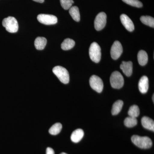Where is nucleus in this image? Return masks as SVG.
<instances>
[{
    "mask_svg": "<svg viewBox=\"0 0 154 154\" xmlns=\"http://www.w3.org/2000/svg\"><path fill=\"white\" fill-rule=\"evenodd\" d=\"M131 141L135 145L141 149H149L152 145L151 140L147 137L133 135L131 137Z\"/></svg>",
    "mask_w": 154,
    "mask_h": 154,
    "instance_id": "1",
    "label": "nucleus"
},
{
    "mask_svg": "<svg viewBox=\"0 0 154 154\" xmlns=\"http://www.w3.org/2000/svg\"><path fill=\"white\" fill-rule=\"evenodd\" d=\"M2 25L10 33H16L19 29L18 22L14 17H9L3 19Z\"/></svg>",
    "mask_w": 154,
    "mask_h": 154,
    "instance_id": "2",
    "label": "nucleus"
},
{
    "mask_svg": "<svg viewBox=\"0 0 154 154\" xmlns=\"http://www.w3.org/2000/svg\"><path fill=\"white\" fill-rule=\"evenodd\" d=\"M53 72L62 83L68 84L69 82V75L66 69L61 66H56L53 69Z\"/></svg>",
    "mask_w": 154,
    "mask_h": 154,
    "instance_id": "3",
    "label": "nucleus"
},
{
    "mask_svg": "<svg viewBox=\"0 0 154 154\" xmlns=\"http://www.w3.org/2000/svg\"><path fill=\"white\" fill-rule=\"evenodd\" d=\"M89 55L91 60L96 63L99 62L101 59V49L98 43L93 42L89 48Z\"/></svg>",
    "mask_w": 154,
    "mask_h": 154,
    "instance_id": "4",
    "label": "nucleus"
},
{
    "mask_svg": "<svg viewBox=\"0 0 154 154\" xmlns=\"http://www.w3.org/2000/svg\"><path fill=\"white\" fill-rule=\"evenodd\" d=\"M110 83L112 88L120 89L124 85V78L119 72H113L110 76Z\"/></svg>",
    "mask_w": 154,
    "mask_h": 154,
    "instance_id": "5",
    "label": "nucleus"
},
{
    "mask_svg": "<svg viewBox=\"0 0 154 154\" xmlns=\"http://www.w3.org/2000/svg\"><path fill=\"white\" fill-rule=\"evenodd\" d=\"M90 85L91 88L98 93H101L103 91L104 87L103 81L98 76L93 75L91 77Z\"/></svg>",
    "mask_w": 154,
    "mask_h": 154,
    "instance_id": "6",
    "label": "nucleus"
},
{
    "mask_svg": "<svg viewBox=\"0 0 154 154\" xmlns=\"http://www.w3.org/2000/svg\"><path fill=\"white\" fill-rule=\"evenodd\" d=\"M107 22V15L104 12L99 13L96 16L94 21V27L96 30L99 31L102 30Z\"/></svg>",
    "mask_w": 154,
    "mask_h": 154,
    "instance_id": "7",
    "label": "nucleus"
},
{
    "mask_svg": "<svg viewBox=\"0 0 154 154\" xmlns=\"http://www.w3.org/2000/svg\"><path fill=\"white\" fill-rule=\"evenodd\" d=\"M37 20L42 24L45 25H52L56 24L57 19L55 16L48 14H41L37 16Z\"/></svg>",
    "mask_w": 154,
    "mask_h": 154,
    "instance_id": "8",
    "label": "nucleus"
},
{
    "mask_svg": "<svg viewBox=\"0 0 154 154\" xmlns=\"http://www.w3.org/2000/svg\"><path fill=\"white\" fill-rule=\"evenodd\" d=\"M122 51L123 48L121 43L118 41L114 42L110 50V54L112 59L113 60L118 59L121 56Z\"/></svg>",
    "mask_w": 154,
    "mask_h": 154,
    "instance_id": "9",
    "label": "nucleus"
},
{
    "mask_svg": "<svg viewBox=\"0 0 154 154\" xmlns=\"http://www.w3.org/2000/svg\"><path fill=\"white\" fill-rule=\"evenodd\" d=\"M120 20L122 25L127 30L130 32H132L134 30V26L133 22L128 16L125 14H122L120 16Z\"/></svg>",
    "mask_w": 154,
    "mask_h": 154,
    "instance_id": "10",
    "label": "nucleus"
},
{
    "mask_svg": "<svg viewBox=\"0 0 154 154\" xmlns=\"http://www.w3.org/2000/svg\"><path fill=\"white\" fill-rule=\"evenodd\" d=\"M120 69L127 76L129 77L132 75L133 63L131 61H123L120 66Z\"/></svg>",
    "mask_w": 154,
    "mask_h": 154,
    "instance_id": "11",
    "label": "nucleus"
},
{
    "mask_svg": "<svg viewBox=\"0 0 154 154\" xmlns=\"http://www.w3.org/2000/svg\"><path fill=\"white\" fill-rule=\"evenodd\" d=\"M138 87L139 91L142 94H146L149 89V79L147 77L143 76L140 80Z\"/></svg>",
    "mask_w": 154,
    "mask_h": 154,
    "instance_id": "12",
    "label": "nucleus"
},
{
    "mask_svg": "<svg viewBox=\"0 0 154 154\" xmlns=\"http://www.w3.org/2000/svg\"><path fill=\"white\" fill-rule=\"evenodd\" d=\"M143 126L146 129L154 131V122L153 120L147 116H143L141 119Z\"/></svg>",
    "mask_w": 154,
    "mask_h": 154,
    "instance_id": "13",
    "label": "nucleus"
},
{
    "mask_svg": "<svg viewBox=\"0 0 154 154\" xmlns=\"http://www.w3.org/2000/svg\"><path fill=\"white\" fill-rule=\"evenodd\" d=\"M84 136V132L82 129H76L72 133L71 139L73 142L77 143L82 140Z\"/></svg>",
    "mask_w": 154,
    "mask_h": 154,
    "instance_id": "14",
    "label": "nucleus"
},
{
    "mask_svg": "<svg viewBox=\"0 0 154 154\" xmlns=\"http://www.w3.org/2000/svg\"><path fill=\"white\" fill-rule=\"evenodd\" d=\"M138 61L141 66L146 65L148 61L147 54L145 51L140 50L139 51L137 55Z\"/></svg>",
    "mask_w": 154,
    "mask_h": 154,
    "instance_id": "15",
    "label": "nucleus"
},
{
    "mask_svg": "<svg viewBox=\"0 0 154 154\" xmlns=\"http://www.w3.org/2000/svg\"><path fill=\"white\" fill-rule=\"evenodd\" d=\"M47 44V39L43 37H38L34 42V45L36 49L42 50L44 49Z\"/></svg>",
    "mask_w": 154,
    "mask_h": 154,
    "instance_id": "16",
    "label": "nucleus"
},
{
    "mask_svg": "<svg viewBox=\"0 0 154 154\" xmlns=\"http://www.w3.org/2000/svg\"><path fill=\"white\" fill-rule=\"evenodd\" d=\"M69 13L72 18L76 22H79L80 15L79 8L77 6L72 7L69 10Z\"/></svg>",
    "mask_w": 154,
    "mask_h": 154,
    "instance_id": "17",
    "label": "nucleus"
},
{
    "mask_svg": "<svg viewBox=\"0 0 154 154\" xmlns=\"http://www.w3.org/2000/svg\"><path fill=\"white\" fill-rule=\"evenodd\" d=\"M75 45V42L73 39L67 38L64 40L61 44V47L63 50H69L72 49Z\"/></svg>",
    "mask_w": 154,
    "mask_h": 154,
    "instance_id": "18",
    "label": "nucleus"
},
{
    "mask_svg": "<svg viewBox=\"0 0 154 154\" xmlns=\"http://www.w3.org/2000/svg\"><path fill=\"white\" fill-rule=\"evenodd\" d=\"M123 105V101L122 100H118L113 104L112 107L111 113L112 115H116L121 111Z\"/></svg>",
    "mask_w": 154,
    "mask_h": 154,
    "instance_id": "19",
    "label": "nucleus"
},
{
    "mask_svg": "<svg viewBox=\"0 0 154 154\" xmlns=\"http://www.w3.org/2000/svg\"><path fill=\"white\" fill-rule=\"evenodd\" d=\"M140 20L141 22L145 25L154 28V19L152 17L150 16H142L140 17Z\"/></svg>",
    "mask_w": 154,
    "mask_h": 154,
    "instance_id": "20",
    "label": "nucleus"
},
{
    "mask_svg": "<svg viewBox=\"0 0 154 154\" xmlns=\"http://www.w3.org/2000/svg\"><path fill=\"white\" fill-rule=\"evenodd\" d=\"M62 128V125L60 123H56L51 127L49 130V132L51 134L55 135L60 132Z\"/></svg>",
    "mask_w": 154,
    "mask_h": 154,
    "instance_id": "21",
    "label": "nucleus"
},
{
    "mask_svg": "<svg viewBox=\"0 0 154 154\" xmlns=\"http://www.w3.org/2000/svg\"><path fill=\"white\" fill-rule=\"evenodd\" d=\"M137 119L136 118L129 116L127 117L124 120V124L126 127L128 128L133 127L137 125Z\"/></svg>",
    "mask_w": 154,
    "mask_h": 154,
    "instance_id": "22",
    "label": "nucleus"
},
{
    "mask_svg": "<svg viewBox=\"0 0 154 154\" xmlns=\"http://www.w3.org/2000/svg\"><path fill=\"white\" fill-rule=\"evenodd\" d=\"M128 114L130 116L136 118L140 115L139 108L137 105H132L130 107L128 111Z\"/></svg>",
    "mask_w": 154,
    "mask_h": 154,
    "instance_id": "23",
    "label": "nucleus"
},
{
    "mask_svg": "<svg viewBox=\"0 0 154 154\" xmlns=\"http://www.w3.org/2000/svg\"><path fill=\"white\" fill-rule=\"evenodd\" d=\"M124 2L133 7L140 8L143 7V4L139 0H122Z\"/></svg>",
    "mask_w": 154,
    "mask_h": 154,
    "instance_id": "24",
    "label": "nucleus"
},
{
    "mask_svg": "<svg viewBox=\"0 0 154 154\" xmlns=\"http://www.w3.org/2000/svg\"><path fill=\"white\" fill-rule=\"evenodd\" d=\"M61 5L64 10H67L70 8L74 3L73 0H60Z\"/></svg>",
    "mask_w": 154,
    "mask_h": 154,
    "instance_id": "25",
    "label": "nucleus"
},
{
    "mask_svg": "<svg viewBox=\"0 0 154 154\" xmlns=\"http://www.w3.org/2000/svg\"><path fill=\"white\" fill-rule=\"evenodd\" d=\"M46 154H54V152L52 148L48 147L46 149Z\"/></svg>",
    "mask_w": 154,
    "mask_h": 154,
    "instance_id": "26",
    "label": "nucleus"
},
{
    "mask_svg": "<svg viewBox=\"0 0 154 154\" xmlns=\"http://www.w3.org/2000/svg\"><path fill=\"white\" fill-rule=\"evenodd\" d=\"M34 2H38L42 3L44 2V0H33Z\"/></svg>",
    "mask_w": 154,
    "mask_h": 154,
    "instance_id": "27",
    "label": "nucleus"
},
{
    "mask_svg": "<svg viewBox=\"0 0 154 154\" xmlns=\"http://www.w3.org/2000/svg\"><path fill=\"white\" fill-rule=\"evenodd\" d=\"M154 95H153V96H152V100H153V102H154Z\"/></svg>",
    "mask_w": 154,
    "mask_h": 154,
    "instance_id": "28",
    "label": "nucleus"
},
{
    "mask_svg": "<svg viewBox=\"0 0 154 154\" xmlns=\"http://www.w3.org/2000/svg\"><path fill=\"white\" fill-rule=\"evenodd\" d=\"M60 154H67L66 153H65V152H62V153H60Z\"/></svg>",
    "mask_w": 154,
    "mask_h": 154,
    "instance_id": "29",
    "label": "nucleus"
}]
</instances>
